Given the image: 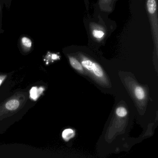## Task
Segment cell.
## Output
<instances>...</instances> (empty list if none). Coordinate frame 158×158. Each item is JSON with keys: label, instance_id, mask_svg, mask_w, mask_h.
Listing matches in <instances>:
<instances>
[{"label": "cell", "instance_id": "7", "mask_svg": "<svg viewBox=\"0 0 158 158\" xmlns=\"http://www.w3.org/2000/svg\"><path fill=\"white\" fill-rule=\"evenodd\" d=\"M75 133L73 129L71 128H67L64 130L62 133V137L64 140L69 141L71 139L74 137Z\"/></svg>", "mask_w": 158, "mask_h": 158}, {"label": "cell", "instance_id": "3", "mask_svg": "<svg viewBox=\"0 0 158 158\" xmlns=\"http://www.w3.org/2000/svg\"><path fill=\"white\" fill-rule=\"evenodd\" d=\"M114 0H98L99 8L101 10L106 13L112 12L114 8Z\"/></svg>", "mask_w": 158, "mask_h": 158}, {"label": "cell", "instance_id": "4", "mask_svg": "<svg viewBox=\"0 0 158 158\" xmlns=\"http://www.w3.org/2000/svg\"><path fill=\"white\" fill-rule=\"evenodd\" d=\"M91 71L98 77H102L103 76V72L102 68L97 63L93 62L91 66Z\"/></svg>", "mask_w": 158, "mask_h": 158}, {"label": "cell", "instance_id": "12", "mask_svg": "<svg viewBox=\"0 0 158 158\" xmlns=\"http://www.w3.org/2000/svg\"><path fill=\"white\" fill-rule=\"evenodd\" d=\"M2 80H1V79H0V85H1L2 83Z\"/></svg>", "mask_w": 158, "mask_h": 158}, {"label": "cell", "instance_id": "10", "mask_svg": "<svg viewBox=\"0 0 158 158\" xmlns=\"http://www.w3.org/2000/svg\"><path fill=\"white\" fill-rule=\"evenodd\" d=\"M135 95L138 99H143L145 96V91L141 87H136L135 89Z\"/></svg>", "mask_w": 158, "mask_h": 158}, {"label": "cell", "instance_id": "6", "mask_svg": "<svg viewBox=\"0 0 158 158\" xmlns=\"http://www.w3.org/2000/svg\"><path fill=\"white\" fill-rule=\"evenodd\" d=\"M44 89L40 87L37 88V87H33L30 91V97L32 99L36 100L41 95L43 92Z\"/></svg>", "mask_w": 158, "mask_h": 158}, {"label": "cell", "instance_id": "5", "mask_svg": "<svg viewBox=\"0 0 158 158\" xmlns=\"http://www.w3.org/2000/svg\"><path fill=\"white\" fill-rule=\"evenodd\" d=\"M69 59L70 64L73 68L79 71H83V66L77 59L73 56H69Z\"/></svg>", "mask_w": 158, "mask_h": 158}, {"label": "cell", "instance_id": "11", "mask_svg": "<svg viewBox=\"0 0 158 158\" xmlns=\"http://www.w3.org/2000/svg\"><path fill=\"white\" fill-rule=\"evenodd\" d=\"M116 114L119 117H124L127 114V111L124 107H119L116 109Z\"/></svg>", "mask_w": 158, "mask_h": 158}, {"label": "cell", "instance_id": "9", "mask_svg": "<svg viewBox=\"0 0 158 158\" xmlns=\"http://www.w3.org/2000/svg\"><path fill=\"white\" fill-rule=\"evenodd\" d=\"M21 43L22 46L26 50H29L31 48L32 46V42L31 40L27 37H23L21 39Z\"/></svg>", "mask_w": 158, "mask_h": 158}, {"label": "cell", "instance_id": "2", "mask_svg": "<svg viewBox=\"0 0 158 158\" xmlns=\"http://www.w3.org/2000/svg\"><path fill=\"white\" fill-rule=\"evenodd\" d=\"M89 28L91 37L95 41L100 42L106 38L107 31L105 27L102 25L92 23L89 24Z\"/></svg>", "mask_w": 158, "mask_h": 158}, {"label": "cell", "instance_id": "8", "mask_svg": "<svg viewBox=\"0 0 158 158\" xmlns=\"http://www.w3.org/2000/svg\"><path fill=\"white\" fill-rule=\"evenodd\" d=\"M20 103L16 99L11 100L7 102L6 107L8 110H16L19 107Z\"/></svg>", "mask_w": 158, "mask_h": 158}, {"label": "cell", "instance_id": "1", "mask_svg": "<svg viewBox=\"0 0 158 158\" xmlns=\"http://www.w3.org/2000/svg\"><path fill=\"white\" fill-rule=\"evenodd\" d=\"M157 0H147V11L150 22L152 37L156 50L158 48V19Z\"/></svg>", "mask_w": 158, "mask_h": 158}, {"label": "cell", "instance_id": "13", "mask_svg": "<svg viewBox=\"0 0 158 158\" xmlns=\"http://www.w3.org/2000/svg\"><path fill=\"white\" fill-rule=\"evenodd\" d=\"M114 2H115V1H117V0H114Z\"/></svg>", "mask_w": 158, "mask_h": 158}]
</instances>
